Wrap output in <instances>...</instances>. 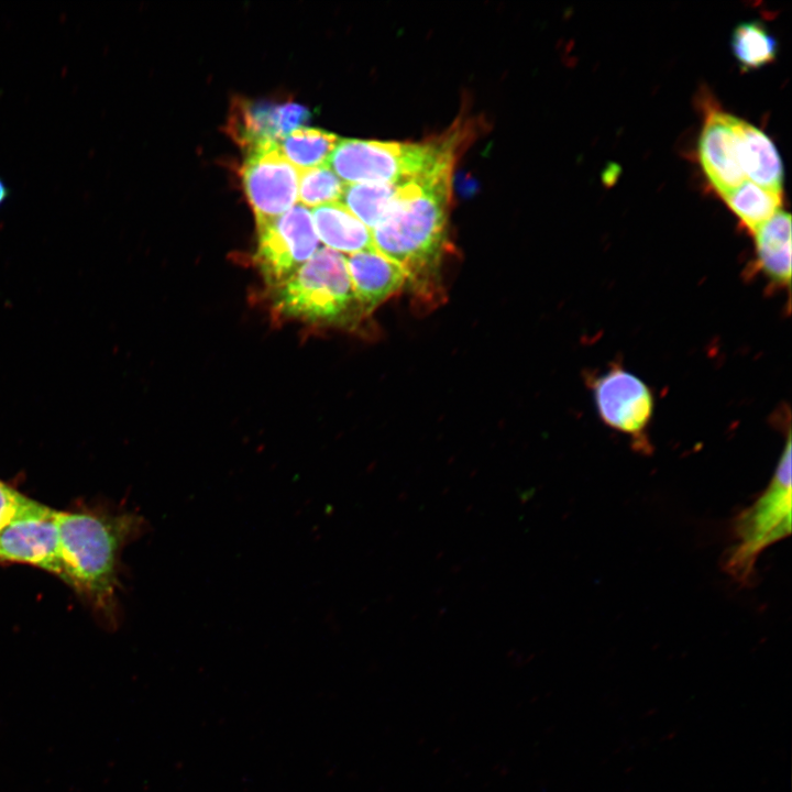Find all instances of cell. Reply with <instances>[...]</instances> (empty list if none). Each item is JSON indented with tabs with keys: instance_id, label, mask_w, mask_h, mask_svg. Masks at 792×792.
Listing matches in <instances>:
<instances>
[{
	"instance_id": "277c9868",
	"label": "cell",
	"mask_w": 792,
	"mask_h": 792,
	"mask_svg": "<svg viewBox=\"0 0 792 792\" xmlns=\"http://www.w3.org/2000/svg\"><path fill=\"white\" fill-rule=\"evenodd\" d=\"M279 318L310 326L346 324L362 315L346 266V257L328 248L318 250L289 279L272 289Z\"/></svg>"
},
{
	"instance_id": "9a60e30c",
	"label": "cell",
	"mask_w": 792,
	"mask_h": 792,
	"mask_svg": "<svg viewBox=\"0 0 792 792\" xmlns=\"http://www.w3.org/2000/svg\"><path fill=\"white\" fill-rule=\"evenodd\" d=\"M311 215L315 230L328 249L351 254L375 250L371 229L340 201L315 207Z\"/></svg>"
},
{
	"instance_id": "2e32d148",
	"label": "cell",
	"mask_w": 792,
	"mask_h": 792,
	"mask_svg": "<svg viewBox=\"0 0 792 792\" xmlns=\"http://www.w3.org/2000/svg\"><path fill=\"white\" fill-rule=\"evenodd\" d=\"M405 189L406 182L346 184L340 202L369 229H375L395 209Z\"/></svg>"
},
{
	"instance_id": "e0dca14e",
	"label": "cell",
	"mask_w": 792,
	"mask_h": 792,
	"mask_svg": "<svg viewBox=\"0 0 792 792\" xmlns=\"http://www.w3.org/2000/svg\"><path fill=\"white\" fill-rule=\"evenodd\" d=\"M339 141L333 133L301 127L280 139L277 144L284 157L299 172L326 165Z\"/></svg>"
},
{
	"instance_id": "52a82bcc",
	"label": "cell",
	"mask_w": 792,
	"mask_h": 792,
	"mask_svg": "<svg viewBox=\"0 0 792 792\" xmlns=\"http://www.w3.org/2000/svg\"><path fill=\"white\" fill-rule=\"evenodd\" d=\"M594 404L601 420L609 428L629 436L635 448L650 451L647 430L653 415V396L638 376L614 365L591 383Z\"/></svg>"
},
{
	"instance_id": "30bf717a",
	"label": "cell",
	"mask_w": 792,
	"mask_h": 792,
	"mask_svg": "<svg viewBox=\"0 0 792 792\" xmlns=\"http://www.w3.org/2000/svg\"><path fill=\"white\" fill-rule=\"evenodd\" d=\"M698 155L707 178L722 196L745 180L727 113H710L701 133Z\"/></svg>"
},
{
	"instance_id": "603a6c76",
	"label": "cell",
	"mask_w": 792,
	"mask_h": 792,
	"mask_svg": "<svg viewBox=\"0 0 792 792\" xmlns=\"http://www.w3.org/2000/svg\"><path fill=\"white\" fill-rule=\"evenodd\" d=\"M10 188L3 178L0 176V208L9 200Z\"/></svg>"
},
{
	"instance_id": "8992f818",
	"label": "cell",
	"mask_w": 792,
	"mask_h": 792,
	"mask_svg": "<svg viewBox=\"0 0 792 792\" xmlns=\"http://www.w3.org/2000/svg\"><path fill=\"white\" fill-rule=\"evenodd\" d=\"M256 231L254 264L272 289L289 279L318 248L311 213L302 205L256 224Z\"/></svg>"
},
{
	"instance_id": "7c38bea8",
	"label": "cell",
	"mask_w": 792,
	"mask_h": 792,
	"mask_svg": "<svg viewBox=\"0 0 792 792\" xmlns=\"http://www.w3.org/2000/svg\"><path fill=\"white\" fill-rule=\"evenodd\" d=\"M740 167L750 182L782 193L783 166L772 141L756 127L727 114Z\"/></svg>"
},
{
	"instance_id": "9c48e42d",
	"label": "cell",
	"mask_w": 792,
	"mask_h": 792,
	"mask_svg": "<svg viewBox=\"0 0 792 792\" xmlns=\"http://www.w3.org/2000/svg\"><path fill=\"white\" fill-rule=\"evenodd\" d=\"M0 559L32 564L61 576L56 510L32 501L0 529Z\"/></svg>"
},
{
	"instance_id": "ffe728a7",
	"label": "cell",
	"mask_w": 792,
	"mask_h": 792,
	"mask_svg": "<svg viewBox=\"0 0 792 792\" xmlns=\"http://www.w3.org/2000/svg\"><path fill=\"white\" fill-rule=\"evenodd\" d=\"M344 183L328 165L299 170L298 195L305 206L318 207L340 200Z\"/></svg>"
},
{
	"instance_id": "4fadbf2b",
	"label": "cell",
	"mask_w": 792,
	"mask_h": 792,
	"mask_svg": "<svg viewBox=\"0 0 792 792\" xmlns=\"http://www.w3.org/2000/svg\"><path fill=\"white\" fill-rule=\"evenodd\" d=\"M754 273L761 274L774 289L791 285V217L780 209L754 233Z\"/></svg>"
},
{
	"instance_id": "6da1fadb",
	"label": "cell",
	"mask_w": 792,
	"mask_h": 792,
	"mask_svg": "<svg viewBox=\"0 0 792 792\" xmlns=\"http://www.w3.org/2000/svg\"><path fill=\"white\" fill-rule=\"evenodd\" d=\"M453 165L406 183L404 196L375 229L377 252L403 267L411 287L430 294L448 244Z\"/></svg>"
},
{
	"instance_id": "7402d4cb",
	"label": "cell",
	"mask_w": 792,
	"mask_h": 792,
	"mask_svg": "<svg viewBox=\"0 0 792 792\" xmlns=\"http://www.w3.org/2000/svg\"><path fill=\"white\" fill-rule=\"evenodd\" d=\"M309 118L310 111L302 105L295 102L279 103L278 120L282 139L296 129L301 128Z\"/></svg>"
},
{
	"instance_id": "ac0fdd59",
	"label": "cell",
	"mask_w": 792,
	"mask_h": 792,
	"mask_svg": "<svg viewBox=\"0 0 792 792\" xmlns=\"http://www.w3.org/2000/svg\"><path fill=\"white\" fill-rule=\"evenodd\" d=\"M723 198L751 233L779 211L782 205V193L763 188L746 179L735 189L723 195Z\"/></svg>"
},
{
	"instance_id": "d6986e66",
	"label": "cell",
	"mask_w": 792,
	"mask_h": 792,
	"mask_svg": "<svg viewBox=\"0 0 792 792\" xmlns=\"http://www.w3.org/2000/svg\"><path fill=\"white\" fill-rule=\"evenodd\" d=\"M777 47L774 36L757 21L740 23L732 35L733 53L744 69L759 68L772 62Z\"/></svg>"
},
{
	"instance_id": "5b68a950",
	"label": "cell",
	"mask_w": 792,
	"mask_h": 792,
	"mask_svg": "<svg viewBox=\"0 0 792 792\" xmlns=\"http://www.w3.org/2000/svg\"><path fill=\"white\" fill-rule=\"evenodd\" d=\"M791 534V433L766 490L732 526L733 542L723 556V570L748 586L756 580V563L770 546Z\"/></svg>"
},
{
	"instance_id": "ba28073f",
	"label": "cell",
	"mask_w": 792,
	"mask_h": 792,
	"mask_svg": "<svg viewBox=\"0 0 792 792\" xmlns=\"http://www.w3.org/2000/svg\"><path fill=\"white\" fill-rule=\"evenodd\" d=\"M299 172L280 153L277 142L246 153L242 182L256 224L276 218L294 207Z\"/></svg>"
},
{
	"instance_id": "5bb4252c",
	"label": "cell",
	"mask_w": 792,
	"mask_h": 792,
	"mask_svg": "<svg viewBox=\"0 0 792 792\" xmlns=\"http://www.w3.org/2000/svg\"><path fill=\"white\" fill-rule=\"evenodd\" d=\"M279 103L235 98L230 107L227 131L246 153L282 136Z\"/></svg>"
},
{
	"instance_id": "44dd1931",
	"label": "cell",
	"mask_w": 792,
	"mask_h": 792,
	"mask_svg": "<svg viewBox=\"0 0 792 792\" xmlns=\"http://www.w3.org/2000/svg\"><path fill=\"white\" fill-rule=\"evenodd\" d=\"M32 501L0 481V529L23 512Z\"/></svg>"
},
{
	"instance_id": "7a4b0ae2",
	"label": "cell",
	"mask_w": 792,
	"mask_h": 792,
	"mask_svg": "<svg viewBox=\"0 0 792 792\" xmlns=\"http://www.w3.org/2000/svg\"><path fill=\"white\" fill-rule=\"evenodd\" d=\"M61 578L116 618L122 548L146 530L133 513L94 514L56 510Z\"/></svg>"
},
{
	"instance_id": "8fae6325",
	"label": "cell",
	"mask_w": 792,
	"mask_h": 792,
	"mask_svg": "<svg viewBox=\"0 0 792 792\" xmlns=\"http://www.w3.org/2000/svg\"><path fill=\"white\" fill-rule=\"evenodd\" d=\"M346 266L362 315L397 294L407 280L403 267L376 250L351 254Z\"/></svg>"
},
{
	"instance_id": "3957f363",
	"label": "cell",
	"mask_w": 792,
	"mask_h": 792,
	"mask_svg": "<svg viewBox=\"0 0 792 792\" xmlns=\"http://www.w3.org/2000/svg\"><path fill=\"white\" fill-rule=\"evenodd\" d=\"M468 130L455 125L424 143L340 140L327 165L348 184L402 183L454 165Z\"/></svg>"
}]
</instances>
